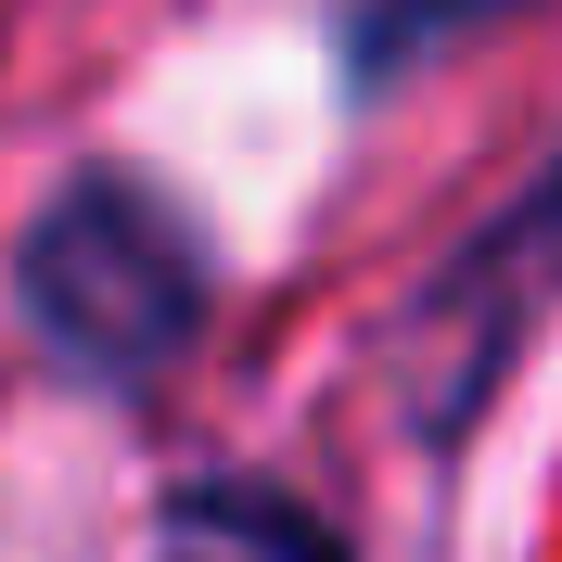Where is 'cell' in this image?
<instances>
[{"instance_id":"1","label":"cell","mask_w":562,"mask_h":562,"mask_svg":"<svg viewBox=\"0 0 562 562\" xmlns=\"http://www.w3.org/2000/svg\"><path fill=\"white\" fill-rule=\"evenodd\" d=\"M26 307L52 333L65 371L90 384H140V371H167L192 346V319H205V256L179 244V217L128 179H77L65 205L38 217L26 244Z\"/></svg>"},{"instance_id":"2","label":"cell","mask_w":562,"mask_h":562,"mask_svg":"<svg viewBox=\"0 0 562 562\" xmlns=\"http://www.w3.org/2000/svg\"><path fill=\"white\" fill-rule=\"evenodd\" d=\"M167 562H333V537L281 498H179Z\"/></svg>"},{"instance_id":"3","label":"cell","mask_w":562,"mask_h":562,"mask_svg":"<svg viewBox=\"0 0 562 562\" xmlns=\"http://www.w3.org/2000/svg\"><path fill=\"white\" fill-rule=\"evenodd\" d=\"M525 244H537V256H550V269H562V179H550V192H537V205H525Z\"/></svg>"}]
</instances>
